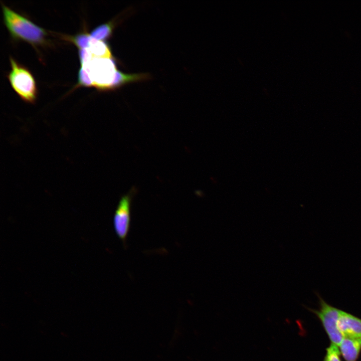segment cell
<instances>
[{
    "label": "cell",
    "mask_w": 361,
    "mask_h": 361,
    "mask_svg": "<svg viewBox=\"0 0 361 361\" xmlns=\"http://www.w3.org/2000/svg\"><path fill=\"white\" fill-rule=\"evenodd\" d=\"M2 7L5 25L13 38L33 45L45 43L47 34L44 29L5 5Z\"/></svg>",
    "instance_id": "6da1fadb"
},
{
    "label": "cell",
    "mask_w": 361,
    "mask_h": 361,
    "mask_svg": "<svg viewBox=\"0 0 361 361\" xmlns=\"http://www.w3.org/2000/svg\"><path fill=\"white\" fill-rule=\"evenodd\" d=\"M10 60L11 69L8 77L13 89L25 102L34 103L37 98V88L33 75L12 57H10Z\"/></svg>",
    "instance_id": "7a4b0ae2"
},
{
    "label": "cell",
    "mask_w": 361,
    "mask_h": 361,
    "mask_svg": "<svg viewBox=\"0 0 361 361\" xmlns=\"http://www.w3.org/2000/svg\"><path fill=\"white\" fill-rule=\"evenodd\" d=\"M81 67L88 73L93 87L100 90H110L118 70L115 60L94 58L86 65Z\"/></svg>",
    "instance_id": "3957f363"
},
{
    "label": "cell",
    "mask_w": 361,
    "mask_h": 361,
    "mask_svg": "<svg viewBox=\"0 0 361 361\" xmlns=\"http://www.w3.org/2000/svg\"><path fill=\"white\" fill-rule=\"evenodd\" d=\"M316 294L319 300V309L310 310L319 318L332 343L339 345L343 337L337 327L340 310L328 304L317 292Z\"/></svg>",
    "instance_id": "277c9868"
},
{
    "label": "cell",
    "mask_w": 361,
    "mask_h": 361,
    "mask_svg": "<svg viewBox=\"0 0 361 361\" xmlns=\"http://www.w3.org/2000/svg\"><path fill=\"white\" fill-rule=\"evenodd\" d=\"M133 193L132 191L121 198L113 217L115 233L124 245L130 229V208Z\"/></svg>",
    "instance_id": "5b68a950"
},
{
    "label": "cell",
    "mask_w": 361,
    "mask_h": 361,
    "mask_svg": "<svg viewBox=\"0 0 361 361\" xmlns=\"http://www.w3.org/2000/svg\"><path fill=\"white\" fill-rule=\"evenodd\" d=\"M337 327L343 336L361 338V319L340 310Z\"/></svg>",
    "instance_id": "8992f818"
},
{
    "label": "cell",
    "mask_w": 361,
    "mask_h": 361,
    "mask_svg": "<svg viewBox=\"0 0 361 361\" xmlns=\"http://www.w3.org/2000/svg\"><path fill=\"white\" fill-rule=\"evenodd\" d=\"M339 346L346 361H356L361 350V338L343 336Z\"/></svg>",
    "instance_id": "52a82bcc"
},
{
    "label": "cell",
    "mask_w": 361,
    "mask_h": 361,
    "mask_svg": "<svg viewBox=\"0 0 361 361\" xmlns=\"http://www.w3.org/2000/svg\"><path fill=\"white\" fill-rule=\"evenodd\" d=\"M149 77L147 73L126 74L117 70L110 90L116 89L129 83L147 80Z\"/></svg>",
    "instance_id": "ba28073f"
},
{
    "label": "cell",
    "mask_w": 361,
    "mask_h": 361,
    "mask_svg": "<svg viewBox=\"0 0 361 361\" xmlns=\"http://www.w3.org/2000/svg\"><path fill=\"white\" fill-rule=\"evenodd\" d=\"M88 49L94 58H113L111 51L105 41L92 39Z\"/></svg>",
    "instance_id": "9c48e42d"
},
{
    "label": "cell",
    "mask_w": 361,
    "mask_h": 361,
    "mask_svg": "<svg viewBox=\"0 0 361 361\" xmlns=\"http://www.w3.org/2000/svg\"><path fill=\"white\" fill-rule=\"evenodd\" d=\"M115 24L114 21H111L100 25L93 29L90 35L96 40L106 41L111 37Z\"/></svg>",
    "instance_id": "30bf717a"
},
{
    "label": "cell",
    "mask_w": 361,
    "mask_h": 361,
    "mask_svg": "<svg viewBox=\"0 0 361 361\" xmlns=\"http://www.w3.org/2000/svg\"><path fill=\"white\" fill-rule=\"evenodd\" d=\"M93 38L86 33L78 34L69 37V41L73 43L79 49H88Z\"/></svg>",
    "instance_id": "8fae6325"
},
{
    "label": "cell",
    "mask_w": 361,
    "mask_h": 361,
    "mask_svg": "<svg viewBox=\"0 0 361 361\" xmlns=\"http://www.w3.org/2000/svg\"><path fill=\"white\" fill-rule=\"evenodd\" d=\"M78 85L87 87L93 86V82L88 73L81 66L78 72Z\"/></svg>",
    "instance_id": "7c38bea8"
},
{
    "label": "cell",
    "mask_w": 361,
    "mask_h": 361,
    "mask_svg": "<svg viewBox=\"0 0 361 361\" xmlns=\"http://www.w3.org/2000/svg\"><path fill=\"white\" fill-rule=\"evenodd\" d=\"M337 345L331 343L326 348V353L324 361H341L340 352Z\"/></svg>",
    "instance_id": "4fadbf2b"
},
{
    "label": "cell",
    "mask_w": 361,
    "mask_h": 361,
    "mask_svg": "<svg viewBox=\"0 0 361 361\" xmlns=\"http://www.w3.org/2000/svg\"><path fill=\"white\" fill-rule=\"evenodd\" d=\"M79 57L81 66L86 65L94 58L88 49H79Z\"/></svg>",
    "instance_id": "5bb4252c"
}]
</instances>
